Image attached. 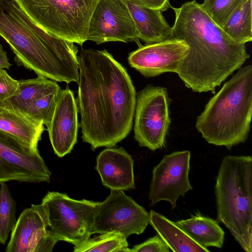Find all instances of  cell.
Listing matches in <instances>:
<instances>
[{
	"label": "cell",
	"mask_w": 252,
	"mask_h": 252,
	"mask_svg": "<svg viewBox=\"0 0 252 252\" xmlns=\"http://www.w3.org/2000/svg\"><path fill=\"white\" fill-rule=\"evenodd\" d=\"M78 60L77 103L83 140L93 150L113 147L131 130L136 102L133 82L105 49H83Z\"/></svg>",
	"instance_id": "6da1fadb"
},
{
	"label": "cell",
	"mask_w": 252,
	"mask_h": 252,
	"mask_svg": "<svg viewBox=\"0 0 252 252\" xmlns=\"http://www.w3.org/2000/svg\"><path fill=\"white\" fill-rule=\"evenodd\" d=\"M170 7L175 15L171 37L189 47L179 77L194 92L215 93L249 58L245 44L231 39L195 0Z\"/></svg>",
	"instance_id": "7a4b0ae2"
},
{
	"label": "cell",
	"mask_w": 252,
	"mask_h": 252,
	"mask_svg": "<svg viewBox=\"0 0 252 252\" xmlns=\"http://www.w3.org/2000/svg\"><path fill=\"white\" fill-rule=\"evenodd\" d=\"M0 36L15 54L18 65L56 82L79 80L78 48L74 43L57 36L43 40L0 0Z\"/></svg>",
	"instance_id": "3957f363"
},
{
	"label": "cell",
	"mask_w": 252,
	"mask_h": 252,
	"mask_svg": "<svg viewBox=\"0 0 252 252\" xmlns=\"http://www.w3.org/2000/svg\"><path fill=\"white\" fill-rule=\"evenodd\" d=\"M252 116V65L239 69L210 99L196 121L195 127L209 144L233 146L244 143Z\"/></svg>",
	"instance_id": "277c9868"
},
{
	"label": "cell",
	"mask_w": 252,
	"mask_h": 252,
	"mask_svg": "<svg viewBox=\"0 0 252 252\" xmlns=\"http://www.w3.org/2000/svg\"><path fill=\"white\" fill-rule=\"evenodd\" d=\"M218 221L246 252L252 251V157L227 156L215 187Z\"/></svg>",
	"instance_id": "5b68a950"
},
{
	"label": "cell",
	"mask_w": 252,
	"mask_h": 252,
	"mask_svg": "<svg viewBox=\"0 0 252 252\" xmlns=\"http://www.w3.org/2000/svg\"><path fill=\"white\" fill-rule=\"evenodd\" d=\"M47 32L82 46L99 0H13Z\"/></svg>",
	"instance_id": "8992f818"
},
{
	"label": "cell",
	"mask_w": 252,
	"mask_h": 252,
	"mask_svg": "<svg viewBox=\"0 0 252 252\" xmlns=\"http://www.w3.org/2000/svg\"><path fill=\"white\" fill-rule=\"evenodd\" d=\"M41 203L47 207L49 229L60 239L74 246L90 238L98 202L78 200L65 193L50 191Z\"/></svg>",
	"instance_id": "52a82bcc"
},
{
	"label": "cell",
	"mask_w": 252,
	"mask_h": 252,
	"mask_svg": "<svg viewBox=\"0 0 252 252\" xmlns=\"http://www.w3.org/2000/svg\"><path fill=\"white\" fill-rule=\"evenodd\" d=\"M170 98L166 88L147 85L136 97L134 138L152 151L162 148L171 123Z\"/></svg>",
	"instance_id": "ba28073f"
},
{
	"label": "cell",
	"mask_w": 252,
	"mask_h": 252,
	"mask_svg": "<svg viewBox=\"0 0 252 252\" xmlns=\"http://www.w3.org/2000/svg\"><path fill=\"white\" fill-rule=\"evenodd\" d=\"M149 220V213L123 190L111 189L106 199L97 204L92 234L115 232L127 238L142 233Z\"/></svg>",
	"instance_id": "9c48e42d"
},
{
	"label": "cell",
	"mask_w": 252,
	"mask_h": 252,
	"mask_svg": "<svg viewBox=\"0 0 252 252\" xmlns=\"http://www.w3.org/2000/svg\"><path fill=\"white\" fill-rule=\"evenodd\" d=\"M51 175L38 150H31L0 130V183H49Z\"/></svg>",
	"instance_id": "30bf717a"
},
{
	"label": "cell",
	"mask_w": 252,
	"mask_h": 252,
	"mask_svg": "<svg viewBox=\"0 0 252 252\" xmlns=\"http://www.w3.org/2000/svg\"><path fill=\"white\" fill-rule=\"evenodd\" d=\"M87 40L97 44L134 41L141 46L127 0H99L90 21Z\"/></svg>",
	"instance_id": "8fae6325"
},
{
	"label": "cell",
	"mask_w": 252,
	"mask_h": 252,
	"mask_svg": "<svg viewBox=\"0 0 252 252\" xmlns=\"http://www.w3.org/2000/svg\"><path fill=\"white\" fill-rule=\"evenodd\" d=\"M190 156L188 150L174 152L164 155L154 168L149 196L151 206L165 200L174 209L180 196L192 189L189 177Z\"/></svg>",
	"instance_id": "7c38bea8"
},
{
	"label": "cell",
	"mask_w": 252,
	"mask_h": 252,
	"mask_svg": "<svg viewBox=\"0 0 252 252\" xmlns=\"http://www.w3.org/2000/svg\"><path fill=\"white\" fill-rule=\"evenodd\" d=\"M46 205L32 204L17 220L6 252H50L59 238L49 229Z\"/></svg>",
	"instance_id": "4fadbf2b"
},
{
	"label": "cell",
	"mask_w": 252,
	"mask_h": 252,
	"mask_svg": "<svg viewBox=\"0 0 252 252\" xmlns=\"http://www.w3.org/2000/svg\"><path fill=\"white\" fill-rule=\"evenodd\" d=\"M189 50V46L184 41L171 37L141 45L129 54L127 60L130 66L142 75L153 77L165 72L177 73Z\"/></svg>",
	"instance_id": "5bb4252c"
},
{
	"label": "cell",
	"mask_w": 252,
	"mask_h": 252,
	"mask_svg": "<svg viewBox=\"0 0 252 252\" xmlns=\"http://www.w3.org/2000/svg\"><path fill=\"white\" fill-rule=\"evenodd\" d=\"M78 108L73 92L68 88L59 93L47 128L56 155L63 157L71 152L77 141Z\"/></svg>",
	"instance_id": "9a60e30c"
},
{
	"label": "cell",
	"mask_w": 252,
	"mask_h": 252,
	"mask_svg": "<svg viewBox=\"0 0 252 252\" xmlns=\"http://www.w3.org/2000/svg\"><path fill=\"white\" fill-rule=\"evenodd\" d=\"M95 168L103 185L111 189H135L133 160L123 148H107L96 158Z\"/></svg>",
	"instance_id": "2e32d148"
},
{
	"label": "cell",
	"mask_w": 252,
	"mask_h": 252,
	"mask_svg": "<svg viewBox=\"0 0 252 252\" xmlns=\"http://www.w3.org/2000/svg\"><path fill=\"white\" fill-rule=\"evenodd\" d=\"M127 2L139 40L150 44L172 37V28L162 11L146 6L136 0H127Z\"/></svg>",
	"instance_id": "e0dca14e"
},
{
	"label": "cell",
	"mask_w": 252,
	"mask_h": 252,
	"mask_svg": "<svg viewBox=\"0 0 252 252\" xmlns=\"http://www.w3.org/2000/svg\"><path fill=\"white\" fill-rule=\"evenodd\" d=\"M61 89L56 81L43 76L19 80L18 87L14 94L4 100H0V109L25 114L39 98Z\"/></svg>",
	"instance_id": "ac0fdd59"
},
{
	"label": "cell",
	"mask_w": 252,
	"mask_h": 252,
	"mask_svg": "<svg viewBox=\"0 0 252 252\" xmlns=\"http://www.w3.org/2000/svg\"><path fill=\"white\" fill-rule=\"evenodd\" d=\"M42 122L36 121L24 114L0 110V130L12 136L33 151L37 146L45 128Z\"/></svg>",
	"instance_id": "d6986e66"
},
{
	"label": "cell",
	"mask_w": 252,
	"mask_h": 252,
	"mask_svg": "<svg viewBox=\"0 0 252 252\" xmlns=\"http://www.w3.org/2000/svg\"><path fill=\"white\" fill-rule=\"evenodd\" d=\"M149 223L167 245L174 252H210L192 239L183 229L164 216L151 210Z\"/></svg>",
	"instance_id": "ffe728a7"
},
{
	"label": "cell",
	"mask_w": 252,
	"mask_h": 252,
	"mask_svg": "<svg viewBox=\"0 0 252 252\" xmlns=\"http://www.w3.org/2000/svg\"><path fill=\"white\" fill-rule=\"evenodd\" d=\"M192 239L200 245L221 248L224 240V232L219 221L196 213L189 219L175 222Z\"/></svg>",
	"instance_id": "44dd1931"
},
{
	"label": "cell",
	"mask_w": 252,
	"mask_h": 252,
	"mask_svg": "<svg viewBox=\"0 0 252 252\" xmlns=\"http://www.w3.org/2000/svg\"><path fill=\"white\" fill-rule=\"evenodd\" d=\"M252 0L236 9L221 27L233 40L246 44L252 40Z\"/></svg>",
	"instance_id": "7402d4cb"
},
{
	"label": "cell",
	"mask_w": 252,
	"mask_h": 252,
	"mask_svg": "<svg viewBox=\"0 0 252 252\" xmlns=\"http://www.w3.org/2000/svg\"><path fill=\"white\" fill-rule=\"evenodd\" d=\"M128 245L125 236L118 233L108 232L101 234L93 238H90L83 243L74 246L73 251L126 252Z\"/></svg>",
	"instance_id": "603a6c76"
},
{
	"label": "cell",
	"mask_w": 252,
	"mask_h": 252,
	"mask_svg": "<svg viewBox=\"0 0 252 252\" xmlns=\"http://www.w3.org/2000/svg\"><path fill=\"white\" fill-rule=\"evenodd\" d=\"M0 185V244L5 245L17 221V203L7 185Z\"/></svg>",
	"instance_id": "cb8c5ba5"
},
{
	"label": "cell",
	"mask_w": 252,
	"mask_h": 252,
	"mask_svg": "<svg viewBox=\"0 0 252 252\" xmlns=\"http://www.w3.org/2000/svg\"><path fill=\"white\" fill-rule=\"evenodd\" d=\"M247 0H204L202 7L210 17L221 27L232 13Z\"/></svg>",
	"instance_id": "d4e9b609"
},
{
	"label": "cell",
	"mask_w": 252,
	"mask_h": 252,
	"mask_svg": "<svg viewBox=\"0 0 252 252\" xmlns=\"http://www.w3.org/2000/svg\"><path fill=\"white\" fill-rule=\"evenodd\" d=\"M61 90L48 93L39 98L29 108L25 114L36 121L42 122L47 127Z\"/></svg>",
	"instance_id": "484cf974"
},
{
	"label": "cell",
	"mask_w": 252,
	"mask_h": 252,
	"mask_svg": "<svg viewBox=\"0 0 252 252\" xmlns=\"http://www.w3.org/2000/svg\"><path fill=\"white\" fill-rule=\"evenodd\" d=\"M171 250L158 235L149 238L143 243L136 245L126 252H169Z\"/></svg>",
	"instance_id": "4316f807"
},
{
	"label": "cell",
	"mask_w": 252,
	"mask_h": 252,
	"mask_svg": "<svg viewBox=\"0 0 252 252\" xmlns=\"http://www.w3.org/2000/svg\"><path fill=\"white\" fill-rule=\"evenodd\" d=\"M19 81L11 77L3 68H0V100L13 95L18 89Z\"/></svg>",
	"instance_id": "83f0119b"
},
{
	"label": "cell",
	"mask_w": 252,
	"mask_h": 252,
	"mask_svg": "<svg viewBox=\"0 0 252 252\" xmlns=\"http://www.w3.org/2000/svg\"><path fill=\"white\" fill-rule=\"evenodd\" d=\"M149 7L163 12L170 6L169 0H136Z\"/></svg>",
	"instance_id": "f1b7e54d"
},
{
	"label": "cell",
	"mask_w": 252,
	"mask_h": 252,
	"mask_svg": "<svg viewBox=\"0 0 252 252\" xmlns=\"http://www.w3.org/2000/svg\"><path fill=\"white\" fill-rule=\"evenodd\" d=\"M12 64L9 62L7 53L3 48L0 50V68L9 69Z\"/></svg>",
	"instance_id": "f546056e"
},
{
	"label": "cell",
	"mask_w": 252,
	"mask_h": 252,
	"mask_svg": "<svg viewBox=\"0 0 252 252\" xmlns=\"http://www.w3.org/2000/svg\"><path fill=\"white\" fill-rule=\"evenodd\" d=\"M2 48H3V47H2V45H1V44H0V50L1 49H2Z\"/></svg>",
	"instance_id": "4dcf8cb0"
},
{
	"label": "cell",
	"mask_w": 252,
	"mask_h": 252,
	"mask_svg": "<svg viewBox=\"0 0 252 252\" xmlns=\"http://www.w3.org/2000/svg\"></svg>",
	"instance_id": "1f68e13d"
}]
</instances>
